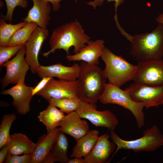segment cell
I'll return each instance as SVG.
<instances>
[{
    "label": "cell",
    "instance_id": "obj_34",
    "mask_svg": "<svg viewBox=\"0 0 163 163\" xmlns=\"http://www.w3.org/2000/svg\"><path fill=\"white\" fill-rule=\"evenodd\" d=\"M45 2H50L52 6V10L54 11H58L59 9L60 5V2L62 0H43Z\"/></svg>",
    "mask_w": 163,
    "mask_h": 163
},
{
    "label": "cell",
    "instance_id": "obj_3",
    "mask_svg": "<svg viewBox=\"0 0 163 163\" xmlns=\"http://www.w3.org/2000/svg\"><path fill=\"white\" fill-rule=\"evenodd\" d=\"M131 43L130 53L138 61L163 57V25L159 24L150 33L129 34L126 38Z\"/></svg>",
    "mask_w": 163,
    "mask_h": 163
},
{
    "label": "cell",
    "instance_id": "obj_2",
    "mask_svg": "<svg viewBox=\"0 0 163 163\" xmlns=\"http://www.w3.org/2000/svg\"><path fill=\"white\" fill-rule=\"evenodd\" d=\"M77 80L79 85L78 96L81 101L96 104L102 94L107 79L103 70L97 65L82 61Z\"/></svg>",
    "mask_w": 163,
    "mask_h": 163
},
{
    "label": "cell",
    "instance_id": "obj_21",
    "mask_svg": "<svg viewBox=\"0 0 163 163\" xmlns=\"http://www.w3.org/2000/svg\"><path fill=\"white\" fill-rule=\"evenodd\" d=\"M8 154L10 155H21L32 154L36 143L26 135L22 133H15L10 135L7 144Z\"/></svg>",
    "mask_w": 163,
    "mask_h": 163
},
{
    "label": "cell",
    "instance_id": "obj_6",
    "mask_svg": "<svg viewBox=\"0 0 163 163\" xmlns=\"http://www.w3.org/2000/svg\"><path fill=\"white\" fill-rule=\"evenodd\" d=\"M99 101L103 104H117L128 110L135 118L138 128L141 129L144 126L145 122L144 104L133 100L126 90L106 83Z\"/></svg>",
    "mask_w": 163,
    "mask_h": 163
},
{
    "label": "cell",
    "instance_id": "obj_17",
    "mask_svg": "<svg viewBox=\"0 0 163 163\" xmlns=\"http://www.w3.org/2000/svg\"><path fill=\"white\" fill-rule=\"evenodd\" d=\"M104 43L102 40L94 41L90 40L87 43V45L78 53L72 55L67 54L66 58L69 61H82L97 65L99 62V58L104 46Z\"/></svg>",
    "mask_w": 163,
    "mask_h": 163
},
{
    "label": "cell",
    "instance_id": "obj_32",
    "mask_svg": "<svg viewBox=\"0 0 163 163\" xmlns=\"http://www.w3.org/2000/svg\"><path fill=\"white\" fill-rule=\"evenodd\" d=\"M51 78L46 77H43L41 80L34 87L32 91V95L34 96L42 90L46 85Z\"/></svg>",
    "mask_w": 163,
    "mask_h": 163
},
{
    "label": "cell",
    "instance_id": "obj_26",
    "mask_svg": "<svg viewBox=\"0 0 163 163\" xmlns=\"http://www.w3.org/2000/svg\"><path fill=\"white\" fill-rule=\"evenodd\" d=\"M47 101L49 103L59 108L61 111L67 114L75 111L81 101L78 98L69 97L60 99L51 98Z\"/></svg>",
    "mask_w": 163,
    "mask_h": 163
},
{
    "label": "cell",
    "instance_id": "obj_31",
    "mask_svg": "<svg viewBox=\"0 0 163 163\" xmlns=\"http://www.w3.org/2000/svg\"><path fill=\"white\" fill-rule=\"evenodd\" d=\"M125 0H107L108 2H110L111 1H114L115 3L114 4V6L115 8V14L114 16V19L116 21V26L117 27L119 28L121 27L119 24L118 21L117 11L118 7L122 4ZM104 0H94L93 1H90L88 2H87L86 4L92 6L94 9H95L96 8L97 6H101L104 2Z\"/></svg>",
    "mask_w": 163,
    "mask_h": 163
},
{
    "label": "cell",
    "instance_id": "obj_15",
    "mask_svg": "<svg viewBox=\"0 0 163 163\" xmlns=\"http://www.w3.org/2000/svg\"><path fill=\"white\" fill-rule=\"evenodd\" d=\"M80 69L79 64L78 63L67 66L59 63L46 66L40 65L37 73L41 78L44 77H56L59 79L73 81L77 79Z\"/></svg>",
    "mask_w": 163,
    "mask_h": 163
},
{
    "label": "cell",
    "instance_id": "obj_8",
    "mask_svg": "<svg viewBox=\"0 0 163 163\" xmlns=\"http://www.w3.org/2000/svg\"><path fill=\"white\" fill-rule=\"evenodd\" d=\"M82 118L88 120L95 127L114 130L119 123L116 116L109 110L99 111L96 104L81 101L75 111Z\"/></svg>",
    "mask_w": 163,
    "mask_h": 163
},
{
    "label": "cell",
    "instance_id": "obj_28",
    "mask_svg": "<svg viewBox=\"0 0 163 163\" xmlns=\"http://www.w3.org/2000/svg\"><path fill=\"white\" fill-rule=\"evenodd\" d=\"M6 4L7 11L6 14L2 16L6 21L11 23L12 19L13 13L17 6H20L23 8H26L28 4L27 0H5Z\"/></svg>",
    "mask_w": 163,
    "mask_h": 163
},
{
    "label": "cell",
    "instance_id": "obj_36",
    "mask_svg": "<svg viewBox=\"0 0 163 163\" xmlns=\"http://www.w3.org/2000/svg\"><path fill=\"white\" fill-rule=\"evenodd\" d=\"M156 21L158 24L163 25V13L160 14L156 18Z\"/></svg>",
    "mask_w": 163,
    "mask_h": 163
},
{
    "label": "cell",
    "instance_id": "obj_7",
    "mask_svg": "<svg viewBox=\"0 0 163 163\" xmlns=\"http://www.w3.org/2000/svg\"><path fill=\"white\" fill-rule=\"evenodd\" d=\"M134 83L151 86L163 85V60L151 59L138 61Z\"/></svg>",
    "mask_w": 163,
    "mask_h": 163
},
{
    "label": "cell",
    "instance_id": "obj_33",
    "mask_svg": "<svg viewBox=\"0 0 163 163\" xmlns=\"http://www.w3.org/2000/svg\"><path fill=\"white\" fill-rule=\"evenodd\" d=\"M8 153V145L6 144L0 149V163L4 162Z\"/></svg>",
    "mask_w": 163,
    "mask_h": 163
},
{
    "label": "cell",
    "instance_id": "obj_12",
    "mask_svg": "<svg viewBox=\"0 0 163 163\" xmlns=\"http://www.w3.org/2000/svg\"><path fill=\"white\" fill-rule=\"evenodd\" d=\"M25 77H22L13 87L0 92L1 94L11 96L13 100L12 105L18 114L22 115L26 114L30 110V102L33 96L32 91L34 87L26 85Z\"/></svg>",
    "mask_w": 163,
    "mask_h": 163
},
{
    "label": "cell",
    "instance_id": "obj_20",
    "mask_svg": "<svg viewBox=\"0 0 163 163\" xmlns=\"http://www.w3.org/2000/svg\"><path fill=\"white\" fill-rule=\"evenodd\" d=\"M68 147L67 137L65 133L59 131L56 141L43 163H68L69 159L67 156Z\"/></svg>",
    "mask_w": 163,
    "mask_h": 163
},
{
    "label": "cell",
    "instance_id": "obj_9",
    "mask_svg": "<svg viewBox=\"0 0 163 163\" xmlns=\"http://www.w3.org/2000/svg\"><path fill=\"white\" fill-rule=\"evenodd\" d=\"M125 90L133 100L142 103L146 109L163 104V85L151 86L134 83Z\"/></svg>",
    "mask_w": 163,
    "mask_h": 163
},
{
    "label": "cell",
    "instance_id": "obj_19",
    "mask_svg": "<svg viewBox=\"0 0 163 163\" xmlns=\"http://www.w3.org/2000/svg\"><path fill=\"white\" fill-rule=\"evenodd\" d=\"M59 131L56 127L39 137L31 154V163H43L56 141Z\"/></svg>",
    "mask_w": 163,
    "mask_h": 163
},
{
    "label": "cell",
    "instance_id": "obj_25",
    "mask_svg": "<svg viewBox=\"0 0 163 163\" xmlns=\"http://www.w3.org/2000/svg\"><path fill=\"white\" fill-rule=\"evenodd\" d=\"M27 23L26 21H24L14 24H7L2 17L0 19V46H6L8 41L14 34L25 25Z\"/></svg>",
    "mask_w": 163,
    "mask_h": 163
},
{
    "label": "cell",
    "instance_id": "obj_35",
    "mask_svg": "<svg viewBox=\"0 0 163 163\" xmlns=\"http://www.w3.org/2000/svg\"><path fill=\"white\" fill-rule=\"evenodd\" d=\"M73 159H69L68 163H84L82 158H74Z\"/></svg>",
    "mask_w": 163,
    "mask_h": 163
},
{
    "label": "cell",
    "instance_id": "obj_30",
    "mask_svg": "<svg viewBox=\"0 0 163 163\" xmlns=\"http://www.w3.org/2000/svg\"><path fill=\"white\" fill-rule=\"evenodd\" d=\"M31 154H23L22 155H10L8 154L5 163H31Z\"/></svg>",
    "mask_w": 163,
    "mask_h": 163
},
{
    "label": "cell",
    "instance_id": "obj_23",
    "mask_svg": "<svg viewBox=\"0 0 163 163\" xmlns=\"http://www.w3.org/2000/svg\"><path fill=\"white\" fill-rule=\"evenodd\" d=\"M49 103L45 110L40 112L37 116L39 121L46 127L47 132L56 127L66 115L53 104Z\"/></svg>",
    "mask_w": 163,
    "mask_h": 163
},
{
    "label": "cell",
    "instance_id": "obj_13",
    "mask_svg": "<svg viewBox=\"0 0 163 163\" xmlns=\"http://www.w3.org/2000/svg\"><path fill=\"white\" fill-rule=\"evenodd\" d=\"M49 31L46 28L38 26L25 44V59L29 64L31 72L37 73L40 65L38 59L39 53L43 42L48 37Z\"/></svg>",
    "mask_w": 163,
    "mask_h": 163
},
{
    "label": "cell",
    "instance_id": "obj_5",
    "mask_svg": "<svg viewBox=\"0 0 163 163\" xmlns=\"http://www.w3.org/2000/svg\"><path fill=\"white\" fill-rule=\"evenodd\" d=\"M112 141L117 145V148L109 163L119 150L124 149L132 150L135 152L140 151L152 152L163 146V135L155 125L145 130L142 136L136 139L123 140L116 134L114 130H110Z\"/></svg>",
    "mask_w": 163,
    "mask_h": 163
},
{
    "label": "cell",
    "instance_id": "obj_1",
    "mask_svg": "<svg viewBox=\"0 0 163 163\" xmlns=\"http://www.w3.org/2000/svg\"><path fill=\"white\" fill-rule=\"evenodd\" d=\"M91 37L84 33L82 26L77 20L66 23L53 30L49 39L51 49L42 53L46 58L51 53L57 50L62 49L67 54H70L69 50L74 47L73 53H78L85 46Z\"/></svg>",
    "mask_w": 163,
    "mask_h": 163
},
{
    "label": "cell",
    "instance_id": "obj_4",
    "mask_svg": "<svg viewBox=\"0 0 163 163\" xmlns=\"http://www.w3.org/2000/svg\"><path fill=\"white\" fill-rule=\"evenodd\" d=\"M100 57L105 64L103 70L108 83L120 88L133 80L136 66L130 63L121 56L117 55L104 46Z\"/></svg>",
    "mask_w": 163,
    "mask_h": 163
},
{
    "label": "cell",
    "instance_id": "obj_22",
    "mask_svg": "<svg viewBox=\"0 0 163 163\" xmlns=\"http://www.w3.org/2000/svg\"><path fill=\"white\" fill-rule=\"evenodd\" d=\"M99 134L97 130H89L77 141L70 155L71 158H84L88 155L95 145L99 138Z\"/></svg>",
    "mask_w": 163,
    "mask_h": 163
},
{
    "label": "cell",
    "instance_id": "obj_27",
    "mask_svg": "<svg viewBox=\"0 0 163 163\" xmlns=\"http://www.w3.org/2000/svg\"><path fill=\"white\" fill-rule=\"evenodd\" d=\"M16 117V115L13 113H7L3 116L0 125V149L7 144L11 126Z\"/></svg>",
    "mask_w": 163,
    "mask_h": 163
},
{
    "label": "cell",
    "instance_id": "obj_24",
    "mask_svg": "<svg viewBox=\"0 0 163 163\" xmlns=\"http://www.w3.org/2000/svg\"><path fill=\"white\" fill-rule=\"evenodd\" d=\"M38 26L36 23L27 22L25 25L14 34L8 41L6 46L25 45L33 31Z\"/></svg>",
    "mask_w": 163,
    "mask_h": 163
},
{
    "label": "cell",
    "instance_id": "obj_11",
    "mask_svg": "<svg viewBox=\"0 0 163 163\" xmlns=\"http://www.w3.org/2000/svg\"><path fill=\"white\" fill-rule=\"evenodd\" d=\"M79 85L77 80L68 81L51 78L45 87L37 94L46 100L51 98H78Z\"/></svg>",
    "mask_w": 163,
    "mask_h": 163
},
{
    "label": "cell",
    "instance_id": "obj_18",
    "mask_svg": "<svg viewBox=\"0 0 163 163\" xmlns=\"http://www.w3.org/2000/svg\"><path fill=\"white\" fill-rule=\"evenodd\" d=\"M32 7L29 11L27 16L23 20L27 22H34L43 28H46L51 18V7L49 2L43 0H32Z\"/></svg>",
    "mask_w": 163,
    "mask_h": 163
},
{
    "label": "cell",
    "instance_id": "obj_14",
    "mask_svg": "<svg viewBox=\"0 0 163 163\" xmlns=\"http://www.w3.org/2000/svg\"><path fill=\"white\" fill-rule=\"evenodd\" d=\"M81 119L76 111L67 114L58 124L59 130L77 141L89 130L88 122Z\"/></svg>",
    "mask_w": 163,
    "mask_h": 163
},
{
    "label": "cell",
    "instance_id": "obj_10",
    "mask_svg": "<svg viewBox=\"0 0 163 163\" xmlns=\"http://www.w3.org/2000/svg\"><path fill=\"white\" fill-rule=\"evenodd\" d=\"M25 51L24 45L14 57L0 66L6 68L5 75L0 79L2 89L10 84H16L22 77L26 76L30 67L25 59Z\"/></svg>",
    "mask_w": 163,
    "mask_h": 163
},
{
    "label": "cell",
    "instance_id": "obj_29",
    "mask_svg": "<svg viewBox=\"0 0 163 163\" xmlns=\"http://www.w3.org/2000/svg\"><path fill=\"white\" fill-rule=\"evenodd\" d=\"M24 45L20 44L9 47L0 46V66L10 60Z\"/></svg>",
    "mask_w": 163,
    "mask_h": 163
},
{
    "label": "cell",
    "instance_id": "obj_16",
    "mask_svg": "<svg viewBox=\"0 0 163 163\" xmlns=\"http://www.w3.org/2000/svg\"><path fill=\"white\" fill-rule=\"evenodd\" d=\"M110 136L106 133L99 137L91 152L84 158V163H104L108 161L116 145L109 140Z\"/></svg>",
    "mask_w": 163,
    "mask_h": 163
}]
</instances>
